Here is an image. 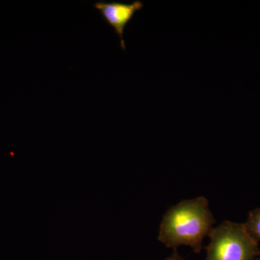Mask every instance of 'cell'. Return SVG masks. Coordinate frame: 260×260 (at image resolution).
<instances>
[{"mask_svg": "<svg viewBox=\"0 0 260 260\" xmlns=\"http://www.w3.org/2000/svg\"><path fill=\"white\" fill-rule=\"evenodd\" d=\"M205 260H254L260 255L258 242L244 223L225 220L212 229Z\"/></svg>", "mask_w": 260, "mask_h": 260, "instance_id": "obj_2", "label": "cell"}, {"mask_svg": "<svg viewBox=\"0 0 260 260\" xmlns=\"http://www.w3.org/2000/svg\"><path fill=\"white\" fill-rule=\"evenodd\" d=\"M94 8L99 10L102 18L110 26L114 28L116 35L120 39L121 47L125 50L124 32L126 25L131 21L135 13L143 9L144 5L139 0L130 4L117 2L101 1L94 3Z\"/></svg>", "mask_w": 260, "mask_h": 260, "instance_id": "obj_3", "label": "cell"}, {"mask_svg": "<svg viewBox=\"0 0 260 260\" xmlns=\"http://www.w3.org/2000/svg\"><path fill=\"white\" fill-rule=\"evenodd\" d=\"M215 223L209 202L205 197L184 200L164 215L158 239L168 248L177 249L179 246H188L198 254Z\"/></svg>", "mask_w": 260, "mask_h": 260, "instance_id": "obj_1", "label": "cell"}, {"mask_svg": "<svg viewBox=\"0 0 260 260\" xmlns=\"http://www.w3.org/2000/svg\"><path fill=\"white\" fill-rule=\"evenodd\" d=\"M246 230L256 242L260 241V208H256L249 212L245 223Z\"/></svg>", "mask_w": 260, "mask_h": 260, "instance_id": "obj_4", "label": "cell"}, {"mask_svg": "<svg viewBox=\"0 0 260 260\" xmlns=\"http://www.w3.org/2000/svg\"><path fill=\"white\" fill-rule=\"evenodd\" d=\"M254 260H260V258H256V259H254Z\"/></svg>", "mask_w": 260, "mask_h": 260, "instance_id": "obj_6", "label": "cell"}, {"mask_svg": "<svg viewBox=\"0 0 260 260\" xmlns=\"http://www.w3.org/2000/svg\"><path fill=\"white\" fill-rule=\"evenodd\" d=\"M165 260H184V259L179 255L177 249H174V252L172 253V255L169 256Z\"/></svg>", "mask_w": 260, "mask_h": 260, "instance_id": "obj_5", "label": "cell"}]
</instances>
